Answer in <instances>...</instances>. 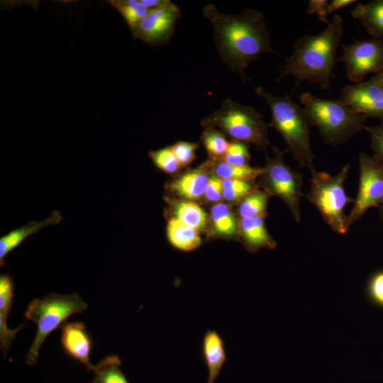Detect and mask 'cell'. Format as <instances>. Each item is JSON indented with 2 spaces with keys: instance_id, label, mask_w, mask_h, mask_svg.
Returning a JSON list of instances; mask_svg holds the SVG:
<instances>
[{
  "instance_id": "6da1fadb",
  "label": "cell",
  "mask_w": 383,
  "mask_h": 383,
  "mask_svg": "<svg viewBox=\"0 0 383 383\" xmlns=\"http://www.w3.org/2000/svg\"><path fill=\"white\" fill-rule=\"evenodd\" d=\"M203 14L213 26L222 60L243 79L252 61L264 52H274L264 16L259 11L248 9L240 14L228 15L209 4Z\"/></svg>"
},
{
  "instance_id": "7a4b0ae2",
  "label": "cell",
  "mask_w": 383,
  "mask_h": 383,
  "mask_svg": "<svg viewBox=\"0 0 383 383\" xmlns=\"http://www.w3.org/2000/svg\"><path fill=\"white\" fill-rule=\"evenodd\" d=\"M343 33V18L335 14L318 34L299 38L277 81L292 75L296 79L294 90L305 80L328 89Z\"/></svg>"
},
{
  "instance_id": "3957f363",
  "label": "cell",
  "mask_w": 383,
  "mask_h": 383,
  "mask_svg": "<svg viewBox=\"0 0 383 383\" xmlns=\"http://www.w3.org/2000/svg\"><path fill=\"white\" fill-rule=\"evenodd\" d=\"M255 94L262 98L270 109L271 122L267 125L284 138L286 144L284 152H289L301 167L309 169L313 166L315 155L311 148V126L304 109L294 103L291 96H276L261 87L255 89Z\"/></svg>"
},
{
  "instance_id": "277c9868",
  "label": "cell",
  "mask_w": 383,
  "mask_h": 383,
  "mask_svg": "<svg viewBox=\"0 0 383 383\" xmlns=\"http://www.w3.org/2000/svg\"><path fill=\"white\" fill-rule=\"evenodd\" d=\"M299 101L311 126L318 128L323 140L335 146L364 129L367 117L340 99H325L303 93Z\"/></svg>"
},
{
  "instance_id": "5b68a950",
  "label": "cell",
  "mask_w": 383,
  "mask_h": 383,
  "mask_svg": "<svg viewBox=\"0 0 383 383\" xmlns=\"http://www.w3.org/2000/svg\"><path fill=\"white\" fill-rule=\"evenodd\" d=\"M88 304L77 294L62 295L51 293L43 299L31 301L26 310L25 317L36 325L35 336L26 354V362L34 365L41 345L55 330L61 328L72 315L87 310Z\"/></svg>"
},
{
  "instance_id": "8992f818",
  "label": "cell",
  "mask_w": 383,
  "mask_h": 383,
  "mask_svg": "<svg viewBox=\"0 0 383 383\" xmlns=\"http://www.w3.org/2000/svg\"><path fill=\"white\" fill-rule=\"evenodd\" d=\"M349 169L350 164H346L338 173L331 175L311 167L310 189L303 194L316 207L331 230L340 235L349 231L344 209L348 204L354 203V200L346 194L344 187Z\"/></svg>"
},
{
  "instance_id": "52a82bcc",
  "label": "cell",
  "mask_w": 383,
  "mask_h": 383,
  "mask_svg": "<svg viewBox=\"0 0 383 383\" xmlns=\"http://www.w3.org/2000/svg\"><path fill=\"white\" fill-rule=\"evenodd\" d=\"M201 124L217 127L235 141L252 143L265 150L270 144L263 116L254 107L241 105L231 99L223 101L219 109L206 117Z\"/></svg>"
},
{
  "instance_id": "ba28073f",
  "label": "cell",
  "mask_w": 383,
  "mask_h": 383,
  "mask_svg": "<svg viewBox=\"0 0 383 383\" xmlns=\"http://www.w3.org/2000/svg\"><path fill=\"white\" fill-rule=\"evenodd\" d=\"M274 157L267 156L262 177L266 193L281 199L288 206L294 219L301 221L300 199L303 196L302 174L287 165L282 158L284 152L273 148Z\"/></svg>"
},
{
  "instance_id": "9c48e42d",
  "label": "cell",
  "mask_w": 383,
  "mask_h": 383,
  "mask_svg": "<svg viewBox=\"0 0 383 383\" xmlns=\"http://www.w3.org/2000/svg\"><path fill=\"white\" fill-rule=\"evenodd\" d=\"M360 179L354 205L346 217L347 226L359 221L372 207L383 204V165L372 155L361 152L359 155Z\"/></svg>"
},
{
  "instance_id": "30bf717a",
  "label": "cell",
  "mask_w": 383,
  "mask_h": 383,
  "mask_svg": "<svg viewBox=\"0 0 383 383\" xmlns=\"http://www.w3.org/2000/svg\"><path fill=\"white\" fill-rule=\"evenodd\" d=\"M343 53L337 62L345 64L348 79L355 84L360 83L369 74L383 70V41L372 38L355 40L342 46Z\"/></svg>"
},
{
  "instance_id": "8fae6325",
  "label": "cell",
  "mask_w": 383,
  "mask_h": 383,
  "mask_svg": "<svg viewBox=\"0 0 383 383\" xmlns=\"http://www.w3.org/2000/svg\"><path fill=\"white\" fill-rule=\"evenodd\" d=\"M180 9L171 1L158 9L149 10L147 15L131 30L133 38L150 45L167 43L174 33Z\"/></svg>"
},
{
  "instance_id": "7c38bea8",
  "label": "cell",
  "mask_w": 383,
  "mask_h": 383,
  "mask_svg": "<svg viewBox=\"0 0 383 383\" xmlns=\"http://www.w3.org/2000/svg\"><path fill=\"white\" fill-rule=\"evenodd\" d=\"M341 99L365 116L383 121V87L370 79L344 87Z\"/></svg>"
},
{
  "instance_id": "4fadbf2b",
  "label": "cell",
  "mask_w": 383,
  "mask_h": 383,
  "mask_svg": "<svg viewBox=\"0 0 383 383\" xmlns=\"http://www.w3.org/2000/svg\"><path fill=\"white\" fill-rule=\"evenodd\" d=\"M60 328V344L66 355L84 365L87 370H92L90 355L93 341L85 324L80 321L65 323Z\"/></svg>"
},
{
  "instance_id": "5bb4252c",
  "label": "cell",
  "mask_w": 383,
  "mask_h": 383,
  "mask_svg": "<svg viewBox=\"0 0 383 383\" xmlns=\"http://www.w3.org/2000/svg\"><path fill=\"white\" fill-rule=\"evenodd\" d=\"M14 297V282L9 274L0 275V347L4 356L6 355L12 341L17 333L24 325L11 329L7 326V318L11 311Z\"/></svg>"
},
{
  "instance_id": "9a60e30c",
  "label": "cell",
  "mask_w": 383,
  "mask_h": 383,
  "mask_svg": "<svg viewBox=\"0 0 383 383\" xmlns=\"http://www.w3.org/2000/svg\"><path fill=\"white\" fill-rule=\"evenodd\" d=\"M201 354L208 375L206 383H215L227 361L224 341L215 330H207L201 343Z\"/></svg>"
},
{
  "instance_id": "2e32d148",
  "label": "cell",
  "mask_w": 383,
  "mask_h": 383,
  "mask_svg": "<svg viewBox=\"0 0 383 383\" xmlns=\"http://www.w3.org/2000/svg\"><path fill=\"white\" fill-rule=\"evenodd\" d=\"M62 221L59 211H54L48 218L42 221H30L21 228L14 229L0 238V265H5V257L13 249L20 245L30 235L39 231L41 228L58 224Z\"/></svg>"
},
{
  "instance_id": "e0dca14e",
  "label": "cell",
  "mask_w": 383,
  "mask_h": 383,
  "mask_svg": "<svg viewBox=\"0 0 383 383\" xmlns=\"http://www.w3.org/2000/svg\"><path fill=\"white\" fill-rule=\"evenodd\" d=\"M265 217L241 218L238 229L246 248L252 252L262 248L274 249L276 242L267 231Z\"/></svg>"
},
{
  "instance_id": "ac0fdd59",
  "label": "cell",
  "mask_w": 383,
  "mask_h": 383,
  "mask_svg": "<svg viewBox=\"0 0 383 383\" xmlns=\"http://www.w3.org/2000/svg\"><path fill=\"white\" fill-rule=\"evenodd\" d=\"M351 16L361 22L372 38H383V0L358 3L351 11Z\"/></svg>"
},
{
  "instance_id": "d6986e66",
  "label": "cell",
  "mask_w": 383,
  "mask_h": 383,
  "mask_svg": "<svg viewBox=\"0 0 383 383\" xmlns=\"http://www.w3.org/2000/svg\"><path fill=\"white\" fill-rule=\"evenodd\" d=\"M167 235L170 243L182 251L194 250L201 244L197 230L186 226L176 218H172L168 221Z\"/></svg>"
},
{
  "instance_id": "ffe728a7",
  "label": "cell",
  "mask_w": 383,
  "mask_h": 383,
  "mask_svg": "<svg viewBox=\"0 0 383 383\" xmlns=\"http://www.w3.org/2000/svg\"><path fill=\"white\" fill-rule=\"evenodd\" d=\"M209 178L201 170H195L179 177L171 184L178 195L189 199H196L204 195Z\"/></svg>"
},
{
  "instance_id": "44dd1931",
  "label": "cell",
  "mask_w": 383,
  "mask_h": 383,
  "mask_svg": "<svg viewBox=\"0 0 383 383\" xmlns=\"http://www.w3.org/2000/svg\"><path fill=\"white\" fill-rule=\"evenodd\" d=\"M121 361L117 355L103 358L94 366V377L90 383H129L120 367Z\"/></svg>"
},
{
  "instance_id": "7402d4cb",
  "label": "cell",
  "mask_w": 383,
  "mask_h": 383,
  "mask_svg": "<svg viewBox=\"0 0 383 383\" xmlns=\"http://www.w3.org/2000/svg\"><path fill=\"white\" fill-rule=\"evenodd\" d=\"M211 218L216 233L224 237L234 236L238 230L234 215L223 203L215 204L211 210Z\"/></svg>"
},
{
  "instance_id": "603a6c76",
  "label": "cell",
  "mask_w": 383,
  "mask_h": 383,
  "mask_svg": "<svg viewBox=\"0 0 383 383\" xmlns=\"http://www.w3.org/2000/svg\"><path fill=\"white\" fill-rule=\"evenodd\" d=\"M108 4L115 9L132 30L148 13L140 0H111Z\"/></svg>"
},
{
  "instance_id": "cb8c5ba5",
  "label": "cell",
  "mask_w": 383,
  "mask_h": 383,
  "mask_svg": "<svg viewBox=\"0 0 383 383\" xmlns=\"http://www.w3.org/2000/svg\"><path fill=\"white\" fill-rule=\"evenodd\" d=\"M216 176L221 179H240L252 182L264 172L263 168L248 165L235 166L225 162H218L215 167Z\"/></svg>"
},
{
  "instance_id": "d4e9b609",
  "label": "cell",
  "mask_w": 383,
  "mask_h": 383,
  "mask_svg": "<svg viewBox=\"0 0 383 383\" xmlns=\"http://www.w3.org/2000/svg\"><path fill=\"white\" fill-rule=\"evenodd\" d=\"M176 218L195 230L204 228L206 223L205 211L193 202H181L175 206Z\"/></svg>"
},
{
  "instance_id": "484cf974",
  "label": "cell",
  "mask_w": 383,
  "mask_h": 383,
  "mask_svg": "<svg viewBox=\"0 0 383 383\" xmlns=\"http://www.w3.org/2000/svg\"><path fill=\"white\" fill-rule=\"evenodd\" d=\"M267 201L268 194L254 190L242 200L238 209L240 216L241 218L265 217Z\"/></svg>"
},
{
  "instance_id": "4316f807",
  "label": "cell",
  "mask_w": 383,
  "mask_h": 383,
  "mask_svg": "<svg viewBox=\"0 0 383 383\" xmlns=\"http://www.w3.org/2000/svg\"><path fill=\"white\" fill-rule=\"evenodd\" d=\"M201 140L208 154L213 158L224 157L230 143L223 133L211 126L205 127Z\"/></svg>"
},
{
  "instance_id": "83f0119b",
  "label": "cell",
  "mask_w": 383,
  "mask_h": 383,
  "mask_svg": "<svg viewBox=\"0 0 383 383\" xmlns=\"http://www.w3.org/2000/svg\"><path fill=\"white\" fill-rule=\"evenodd\" d=\"M222 186L223 197L230 201L243 199L255 190L252 182L240 179H222Z\"/></svg>"
},
{
  "instance_id": "f1b7e54d",
  "label": "cell",
  "mask_w": 383,
  "mask_h": 383,
  "mask_svg": "<svg viewBox=\"0 0 383 383\" xmlns=\"http://www.w3.org/2000/svg\"><path fill=\"white\" fill-rule=\"evenodd\" d=\"M365 293L373 306L383 310V270L370 275L365 282Z\"/></svg>"
},
{
  "instance_id": "f546056e",
  "label": "cell",
  "mask_w": 383,
  "mask_h": 383,
  "mask_svg": "<svg viewBox=\"0 0 383 383\" xmlns=\"http://www.w3.org/2000/svg\"><path fill=\"white\" fill-rule=\"evenodd\" d=\"M149 157L157 168L166 173H174L180 168L171 146L150 151Z\"/></svg>"
},
{
  "instance_id": "4dcf8cb0",
  "label": "cell",
  "mask_w": 383,
  "mask_h": 383,
  "mask_svg": "<svg viewBox=\"0 0 383 383\" xmlns=\"http://www.w3.org/2000/svg\"><path fill=\"white\" fill-rule=\"evenodd\" d=\"M250 155L247 143L240 141H233L223 157L224 162L231 165H248Z\"/></svg>"
},
{
  "instance_id": "1f68e13d",
  "label": "cell",
  "mask_w": 383,
  "mask_h": 383,
  "mask_svg": "<svg viewBox=\"0 0 383 383\" xmlns=\"http://www.w3.org/2000/svg\"><path fill=\"white\" fill-rule=\"evenodd\" d=\"M199 143L179 141L171 146V148L180 165L185 167L196 158V151Z\"/></svg>"
},
{
  "instance_id": "d6a6232c",
  "label": "cell",
  "mask_w": 383,
  "mask_h": 383,
  "mask_svg": "<svg viewBox=\"0 0 383 383\" xmlns=\"http://www.w3.org/2000/svg\"><path fill=\"white\" fill-rule=\"evenodd\" d=\"M370 136L373 156L383 165V121L376 126L364 127Z\"/></svg>"
},
{
  "instance_id": "836d02e7",
  "label": "cell",
  "mask_w": 383,
  "mask_h": 383,
  "mask_svg": "<svg viewBox=\"0 0 383 383\" xmlns=\"http://www.w3.org/2000/svg\"><path fill=\"white\" fill-rule=\"evenodd\" d=\"M204 196L209 201H218L223 196L222 179L217 176L209 178Z\"/></svg>"
},
{
  "instance_id": "e575fe53",
  "label": "cell",
  "mask_w": 383,
  "mask_h": 383,
  "mask_svg": "<svg viewBox=\"0 0 383 383\" xmlns=\"http://www.w3.org/2000/svg\"><path fill=\"white\" fill-rule=\"evenodd\" d=\"M328 4L327 0H310L306 10L307 14H316L321 21L328 23L326 7Z\"/></svg>"
},
{
  "instance_id": "d590c367",
  "label": "cell",
  "mask_w": 383,
  "mask_h": 383,
  "mask_svg": "<svg viewBox=\"0 0 383 383\" xmlns=\"http://www.w3.org/2000/svg\"><path fill=\"white\" fill-rule=\"evenodd\" d=\"M356 2L355 0H333L328 3L326 7L327 14L329 15L335 13Z\"/></svg>"
},
{
  "instance_id": "8d00e7d4",
  "label": "cell",
  "mask_w": 383,
  "mask_h": 383,
  "mask_svg": "<svg viewBox=\"0 0 383 383\" xmlns=\"http://www.w3.org/2000/svg\"><path fill=\"white\" fill-rule=\"evenodd\" d=\"M170 0H140L143 5L148 10L158 9L167 4Z\"/></svg>"
},
{
  "instance_id": "74e56055",
  "label": "cell",
  "mask_w": 383,
  "mask_h": 383,
  "mask_svg": "<svg viewBox=\"0 0 383 383\" xmlns=\"http://www.w3.org/2000/svg\"><path fill=\"white\" fill-rule=\"evenodd\" d=\"M370 79L383 87V70L376 74Z\"/></svg>"
},
{
  "instance_id": "f35d334b",
  "label": "cell",
  "mask_w": 383,
  "mask_h": 383,
  "mask_svg": "<svg viewBox=\"0 0 383 383\" xmlns=\"http://www.w3.org/2000/svg\"><path fill=\"white\" fill-rule=\"evenodd\" d=\"M379 209L380 215L383 221V204Z\"/></svg>"
}]
</instances>
